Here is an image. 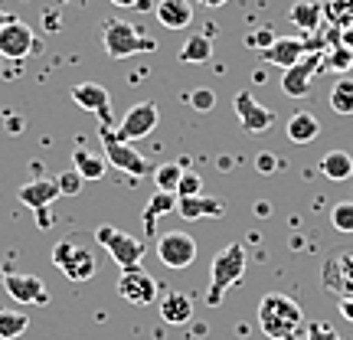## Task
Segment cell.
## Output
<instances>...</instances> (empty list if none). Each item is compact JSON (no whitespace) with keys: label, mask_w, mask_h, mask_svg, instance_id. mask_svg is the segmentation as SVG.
I'll return each instance as SVG.
<instances>
[{"label":"cell","mask_w":353,"mask_h":340,"mask_svg":"<svg viewBox=\"0 0 353 340\" xmlns=\"http://www.w3.org/2000/svg\"><path fill=\"white\" fill-rule=\"evenodd\" d=\"M167 213H176V193L157 190L151 200H148V206H144V232L154 236V223H157L161 216H167Z\"/></svg>","instance_id":"cell-23"},{"label":"cell","mask_w":353,"mask_h":340,"mask_svg":"<svg viewBox=\"0 0 353 340\" xmlns=\"http://www.w3.org/2000/svg\"><path fill=\"white\" fill-rule=\"evenodd\" d=\"M56 183H59V193H63V197H79L82 187H85V180H82L79 170H63V174L56 177Z\"/></svg>","instance_id":"cell-33"},{"label":"cell","mask_w":353,"mask_h":340,"mask_svg":"<svg viewBox=\"0 0 353 340\" xmlns=\"http://www.w3.org/2000/svg\"><path fill=\"white\" fill-rule=\"evenodd\" d=\"M190 105H193L196 112H213L216 108V92L213 88H193V92H190Z\"/></svg>","instance_id":"cell-34"},{"label":"cell","mask_w":353,"mask_h":340,"mask_svg":"<svg viewBox=\"0 0 353 340\" xmlns=\"http://www.w3.org/2000/svg\"><path fill=\"white\" fill-rule=\"evenodd\" d=\"M13 20V13H7V10H0V26H7Z\"/></svg>","instance_id":"cell-43"},{"label":"cell","mask_w":353,"mask_h":340,"mask_svg":"<svg viewBox=\"0 0 353 340\" xmlns=\"http://www.w3.org/2000/svg\"><path fill=\"white\" fill-rule=\"evenodd\" d=\"M259 328L272 340H298L304 328L301 304L281 291H268L259 301Z\"/></svg>","instance_id":"cell-1"},{"label":"cell","mask_w":353,"mask_h":340,"mask_svg":"<svg viewBox=\"0 0 353 340\" xmlns=\"http://www.w3.org/2000/svg\"><path fill=\"white\" fill-rule=\"evenodd\" d=\"M341 314L347 317V321H353V294H343L341 298Z\"/></svg>","instance_id":"cell-39"},{"label":"cell","mask_w":353,"mask_h":340,"mask_svg":"<svg viewBox=\"0 0 353 340\" xmlns=\"http://www.w3.org/2000/svg\"><path fill=\"white\" fill-rule=\"evenodd\" d=\"M69 95H72V101H76L79 108L99 114L101 128H112L114 125V118H112V95H108V88H105V86H99V82H79Z\"/></svg>","instance_id":"cell-11"},{"label":"cell","mask_w":353,"mask_h":340,"mask_svg":"<svg viewBox=\"0 0 353 340\" xmlns=\"http://www.w3.org/2000/svg\"><path fill=\"white\" fill-rule=\"evenodd\" d=\"M26 328H30V314H23V311H10V308H0V340L20 337Z\"/></svg>","instance_id":"cell-27"},{"label":"cell","mask_w":353,"mask_h":340,"mask_svg":"<svg viewBox=\"0 0 353 340\" xmlns=\"http://www.w3.org/2000/svg\"><path fill=\"white\" fill-rule=\"evenodd\" d=\"M161 317H164V324H174V328L190 324L193 321V301L180 291H167L161 298Z\"/></svg>","instance_id":"cell-20"},{"label":"cell","mask_w":353,"mask_h":340,"mask_svg":"<svg viewBox=\"0 0 353 340\" xmlns=\"http://www.w3.org/2000/svg\"><path fill=\"white\" fill-rule=\"evenodd\" d=\"M321 281L327 285V291L334 294H353V249L350 252H337L324 265V272H321Z\"/></svg>","instance_id":"cell-16"},{"label":"cell","mask_w":353,"mask_h":340,"mask_svg":"<svg viewBox=\"0 0 353 340\" xmlns=\"http://www.w3.org/2000/svg\"><path fill=\"white\" fill-rule=\"evenodd\" d=\"M236 118H239V125L245 134H262V131H268V128L275 125V114L268 112L265 105H259L249 92H239V95H236Z\"/></svg>","instance_id":"cell-15"},{"label":"cell","mask_w":353,"mask_h":340,"mask_svg":"<svg viewBox=\"0 0 353 340\" xmlns=\"http://www.w3.org/2000/svg\"><path fill=\"white\" fill-rule=\"evenodd\" d=\"M210 59H213V43H210V37H203V33L190 37L183 43V50H180V63L203 66V63H210Z\"/></svg>","instance_id":"cell-26"},{"label":"cell","mask_w":353,"mask_h":340,"mask_svg":"<svg viewBox=\"0 0 353 340\" xmlns=\"http://www.w3.org/2000/svg\"><path fill=\"white\" fill-rule=\"evenodd\" d=\"M245 246L242 242H229L223 252L213 255V265H210V291H206V304L216 308V304L226 298V291L232 285H239L242 275H245Z\"/></svg>","instance_id":"cell-2"},{"label":"cell","mask_w":353,"mask_h":340,"mask_svg":"<svg viewBox=\"0 0 353 340\" xmlns=\"http://www.w3.org/2000/svg\"><path fill=\"white\" fill-rule=\"evenodd\" d=\"M341 39H343V46H347V50H353V26H343Z\"/></svg>","instance_id":"cell-40"},{"label":"cell","mask_w":353,"mask_h":340,"mask_svg":"<svg viewBox=\"0 0 353 340\" xmlns=\"http://www.w3.org/2000/svg\"><path fill=\"white\" fill-rule=\"evenodd\" d=\"M324 17L341 26H353V0H327L324 3Z\"/></svg>","instance_id":"cell-29"},{"label":"cell","mask_w":353,"mask_h":340,"mask_svg":"<svg viewBox=\"0 0 353 340\" xmlns=\"http://www.w3.org/2000/svg\"><path fill=\"white\" fill-rule=\"evenodd\" d=\"M304 340H341V337H337V330L330 328V324H311Z\"/></svg>","instance_id":"cell-37"},{"label":"cell","mask_w":353,"mask_h":340,"mask_svg":"<svg viewBox=\"0 0 353 340\" xmlns=\"http://www.w3.org/2000/svg\"><path fill=\"white\" fill-rule=\"evenodd\" d=\"M176 213L183 219H206V216H223L226 213V203L216 200V197H176Z\"/></svg>","instance_id":"cell-18"},{"label":"cell","mask_w":353,"mask_h":340,"mask_svg":"<svg viewBox=\"0 0 353 340\" xmlns=\"http://www.w3.org/2000/svg\"><path fill=\"white\" fill-rule=\"evenodd\" d=\"M180 177H183V167H180V164H161L157 170H154V183H157V190L176 193V187H180Z\"/></svg>","instance_id":"cell-30"},{"label":"cell","mask_w":353,"mask_h":340,"mask_svg":"<svg viewBox=\"0 0 353 340\" xmlns=\"http://www.w3.org/2000/svg\"><path fill=\"white\" fill-rule=\"evenodd\" d=\"M17 197H20V203H23V206H30L33 213H39V210H50L52 200H56V197H63V193H59L56 177H37V180L23 183Z\"/></svg>","instance_id":"cell-17"},{"label":"cell","mask_w":353,"mask_h":340,"mask_svg":"<svg viewBox=\"0 0 353 340\" xmlns=\"http://www.w3.org/2000/svg\"><path fill=\"white\" fill-rule=\"evenodd\" d=\"M200 190H203L200 174H193V170H183V177H180V187H176V197H196Z\"/></svg>","instance_id":"cell-35"},{"label":"cell","mask_w":353,"mask_h":340,"mask_svg":"<svg viewBox=\"0 0 353 340\" xmlns=\"http://www.w3.org/2000/svg\"><path fill=\"white\" fill-rule=\"evenodd\" d=\"M95 242H99L101 249H108V255L114 259V265L128 272V268H141V259L148 252V246L138 239V236H131V232H121V229L114 226H99L95 229Z\"/></svg>","instance_id":"cell-5"},{"label":"cell","mask_w":353,"mask_h":340,"mask_svg":"<svg viewBox=\"0 0 353 340\" xmlns=\"http://www.w3.org/2000/svg\"><path fill=\"white\" fill-rule=\"evenodd\" d=\"M288 141H294V144H311V141L321 134V121H317L311 112H294L288 118Z\"/></svg>","instance_id":"cell-21"},{"label":"cell","mask_w":353,"mask_h":340,"mask_svg":"<svg viewBox=\"0 0 353 340\" xmlns=\"http://www.w3.org/2000/svg\"><path fill=\"white\" fill-rule=\"evenodd\" d=\"M288 17H291V23L298 26V30L311 33V30H317L321 20H324V7H321L317 0H298V3L288 10Z\"/></svg>","instance_id":"cell-24"},{"label":"cell","mask_w":353,"mask_h":340,"mask_svg":"<svg viewBox=\"0 0 353 340\" xmlns=\"http://www.w3.org/2000/svg\"><path fill=\"white\" fill-rule=\"evenodd\" d=\"M203 7H223V3H229V0H200Z\"/></svg>","instance_id":"cell-42"},{"label":"cell","mask_w":353,"mask_h":340,"mask_svg":"<svg viewBox=\"0 0 353 340\" xmlns=\"http://www.w3.org/2000/svg\"><path fill=\"white\" fill-rule=\"evenodd\" d=\"M330 226L343 236H353V200H343L330 210Z\"/></svg>","instance_id":"cell-31"},{"label":"cell","mask_w":353,"mask_h":340,"mask_svg":"<svg viewBox=\"0 0 353 340\" xmlns=\"http://www.w3.org/2000/svg\"><path fill=\"white\" fill-rule=\"evenodd\" d=\"M37 46H39L37 37H33V30L23 20L13 17L7 26H0V56H7V59H26V56L37 52Z\"/></svg>","instance_id":"cell-10"},{"label":"cell","mask_w":353,"mask_h":340,"mask_svg":"<svg viewBox=\"0 0 353 340\" xmlns=\"http://www.w3.org/2000/svg\"><path fill=\"white\" fill-rule=\"evenodd\" d=\"M118 294H121L128 304L148 308V304L157 301L161 285H157V281H154L144 268H128V272H121V278H118Z\"/></svg>","instance_id":"cell-9"},{"label":"cell","mask_w":353,"mask_h":340,"mask_svg":"<svg viewBox=\"0 0 353 340\" xmlns=\"http://www.w3.org/2000/svg\"><path fill=\"white\" fill-rule=\"evenodd\" d=\"M324 66L327 69H334V72H341V76H347L353 69V50H347V46H341V50H330V56L324 59Z\"/></svg>","instance_id":"cell-32"},{"label":"cell","mask_w":353,"mask_h":340,"mask_svg":"<svg viewBox=\"0 0 353 340\" xmlns=\"http://www.w3.org/2000/svg\"><path fill=\"white\" fill-rule=\"evenodd\" d=\"M52 265L63 272L69 281H88V278H95L99 272V262H95V255L88 252L85 246H79L76 239H59L52 246Z\"/></svg>","instance_id":"cell-6"},{"label":"cell","mask_w":353,"mask_h":340,"mask_svg":"<svg viewBox=\"0 0 353 340\" xmlns=\"http://www.w3.org/2000/svg\"><path fill=\"white\" fill-rule=\"evenodd\" d=\"M245 43H249L252 50L262 52V50H268V46L275 43V33H272V30L265 26V30H259V33H249V37H245Z\"/></svg>","instance_id":"cell-36"},{"label":"cell","mask_w":353,"mask_h":340,"mask_svg":"<svg viewBox=\"0 0 353 340\" xmlns=\"http://www.w3.org/2000/svg\"><path fill=\"white\" fill-rule=\"evenodd\" d=\"M321 52H307L301 56L294 66L285 69V76H281V88H285V95L291 99H304L307 92H311V82H314V72L321 69Z\"/></svg>","instance_id":"cell-12"},{"label":"cell","mask_w":353,"mask_h":340,"mask_svg":"<svg viewBox=\"0 0 353 340\" xmlns=\"http://www.w3.org/2000/svg\"><path fill=\"white\" fill-rule=\"evenodd\" d=\"M321 174L341 183V180H353V157L347 151H327L321 157Z\"/></svg>","instance_id":"cell-25"},{"label":"cell","mask_w":353,"mask_h":340,"mask_svg":"<svg viewBox=\"0 0 353 340\" xmlns=\"http://www.w3.org/2000/svg\"><path fill=\"white\" fill-rule=\"evenodd\" d=\"M72 170H79L82 180H101L105 170H108V161H105V154H92L88 148H76L72 151Z\"/></svg>","instance_id":"cell-22"},{"label":"cell","mask_w":353,"mask_h":340,"mask_svg":"<svg viewBox=\"0 0 353 340\" xmlns=\"http://www.w3.org/2000/svg\"><path fill=\"white\" fill-rule=\"evenodd\" d=\"M99 138H101V154H105L108 167H114V170H121V174H128V177H148V174H154L151 161H148L141 151H134V144L114 138L112 128H101Z\"/></svg>","instance_id":"cell-4"},{"label":"cell","mask_w":353,"mask_h":340,"mask_svg":"<svg viewBox=\"0 0 353 340\" xmlns=\"http://www.w3.org/2000/svg\"><path fill=\"white\" fill-rule=\"evenodd\" d=\"M255 213H259V216H268V213H272V206H268V203H259V206H255Z\"/></svg>","instance_id":"cell-41"},{"label":"cell","mask_w":353,"mask_h":340,"mask_svg":"<svg viewBox=\"0 0 353 340\" xmlns=\"http://www.w3.org/2000/svg\"><path fill=\"white\" fill-rule=\"evenodd\" d=\"M3 288H7V294H10L13 301H20V304H50V288L37 275L7 272L3 275Z\"/></svg>","instance_id":"cell-13"},{"label":"cell","mask_w":353,"mask_h":340,"mask_svg":"<svg viewBox=\"0 0 353 340\" xmlns=\"http://www.w3.org/2000/svg\"><path fill=\"white\" fill-rule=\"evenodd\" d=\"M157 20L164 30H187L193 23V3L190 0H161L157 3Z\"/></svg>","instance_id":"cell-19"},{"label":"cell","mask_w":353,"mask_h":340,"mask_svg":"<svg viewBox=\"0 0 353 340\" xmlns=\"http://www.w3.org/2000/svg\"><path fill=\"white\" fill-rule=\"evenodd\" d=\"M255 167H259V170H262V174H272V170H278V157L275 154H259V161H255Z\"/></svg>","instance_id":"cell-38"},{"label":"cell","mask_w":353,"mask_h":340,"mask_svg":"<svg viewBox=\"0 0 353 340\" xmlns=\"http://www.w3.org/2000/svg\"><path fill=\"white\" fill-rule=\"evenodd\" d=\"M114 7H134V3H138V0H112Z\"/></svg>","instance_id":"cell-44"},{"label":"cell","mask_w":353,"mask_h":340,"mask_svg":"<svg viewBox=\"0 0 353 340\" xmlns=\"http://www.w3.org/2000/svg\"><path fill=\"white\" fill-rule=\"evenodd\" d=\"M157 121H161L157 105H154V101H138V105H131V108L121 114V121H118L112 131H114V138L134 144V141L151 138L154 128H157Z\"/></svg>","instance_id":"cell-7"},{"label":"cell","mask_w":353,"mask_h":340,"mask_svg":"<svg viewBox=\"0 0 353 340\" xmlns=\"http://www.w3.org/2000/svg\"><path fill=\"white\" fill-rule=\"evenodd\" d=\"M330 108L337 114H353V79H337L330 88Z\"/></svg>","instance_id":"cell-28"},{"label":"cell","mask_w":353,"mask_h":340,"mask_svg":"<svg viewBox=\"0 0 353 340\" xmlns=\"http://www.w3.org/2000/svg\"><path fill=\"white\" fill-rule=\"evenodd\" d=\"M157 259H161L167 268H174V272L190 268V265L196 262V239H193L190 232H180V229L164 232V236L157 239Z\"/></svg>","instance_id":"cell-8"},{"label":"cell","mask_w":353,"mask_h":340,"mask_svg":"<svg viewBox=\"0 0 353 340\" xmlns=\"http://www.w3.org/2000/svg\"><path fill=\"white\" fill-rule=\"evenodd\" d=\"M101 46L108 52V59H128L138 52H154L157 43L151 37H144L138 26L125 23V20H105L101 23Z\"/></svg>","instance_id":"cell-3"},{"label":"cell","mask_w":353,"mask_h":340,"mask_svg":"<svg viewBox=\"0 0 353 340\" xmlns=\"http://www.w3.org/2000/svg\"><path fill=\"white\" fill-rule=\"evenodd\" d=\"M311 50H314V43H307V39H301V37H275V43H272L268 50H262L259 56H262L268 66L288 69V66H294Z\"/></svg>","instance_id":"cell-14"}]
</instances>
